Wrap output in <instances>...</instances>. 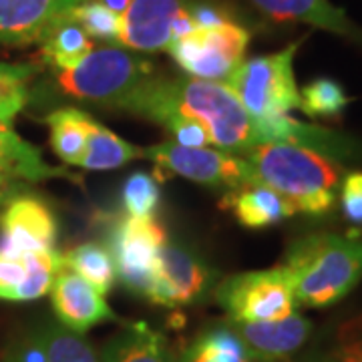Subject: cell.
Here are the masks:
<instances>
[{
  "label": "cell",
  "instance_id": "1",
  "mask_svg": "<svg viewBox=\"0 0 362 362\" xmlns=\"http://www.w3.org/2000/svg\"><path fill=\"white\" fill-rule=\"evenodd\" d=\"M149 107H169L195 119L209 135V141L230 153H244L259 143L258 125L226 83L202 78L153 77L125 111L141 115Z\"/></svg>",
  "mask_w": 362,
  "mask_h": 362
},
{
  "label": "cell",
  "instance_id": "2",
  "mask_svg": "<svg viewBox=\"0 0 362 362\" xmlns=\"http://www.w3.org/2000/svg\"><path fill=\"white\" fill-rule=\"evenodd\" d=\"M240 156L256 183L280 195L294 214L320 216L334 207L342 168L334 157L296 143H258Z\"/></svg>",
  "mask_w": 362,
  "mask_h": 362
},
{
  "label": "cell",
  "instance_id": "3",
  "mask_svg": "<svg viewBox=\"0 0 362 362\" xmlns=\"http://www.w3.org/2000/svg\"><path fill=\"white\" fill-rule=\"evenodd\" d=\"M282 268L296 304L326 308L362 280V240L312 233L290 246Z\"/></svg>",
  "mask_w": 362,
  "mask_h": 362
},
{
  "label": "cell",
  "instance_id": "4",
  "mask_svg": "<svg viewBox=\"0 0 362 362\" xmlns=\"http://www.w3.org/2000/svg\"><path fill=\"white\" fill-rule=\"evenodd\" d=\"M153 77L149 61L119 47H103L73 69L59 71L57 81L71 97L125 109Z\"/></svg>",
  "mask_w": 362,
  "mask_h": 362
},
{
  "label": "cell",
  "instance_id": "5",
  "mask_svg": "<svg viewBox=\"0 0 362 362\" xmlns=\"http://www.w3.org/2000/svg\"><path fill=\"white\" fill-rule=\"evenodd\" d=\"M302 40L272 54L242 61L226 85L254 121L288 115L300 107V90L294 77V57Z\"/></svg>",
  "mask_w": 362,
  "mask_h": 362
},
{
  "label": "cell",
  "instance_id": "6",
  "mask_svg": "<svg viewBox=\"0 0 362 362\" xmlns=\"http://www.w3.org/2000/svg\"><path fill=\"white\" fill-rule=\"evenodd\" d=\"M216 300L233 322H274L296 312L282 266L226 278L216 290Z\"/></svg>",
  "mask_w": 362,
  "mask_h": 362
},
{
  "label": "cell",
  "instance_id": "7",
  "mask_svg": "<svg viewBox=\"0 0 362 362\" xmlns=\"http://www.w3.org/2000/svg\"><path fill=\"white\" fill-rule=\"evenodd\" d=\"M250 39L247 28L228 21L209 28H195L194 33L173 40L168 51L194 78L226 83L244 61Z\"/></svg>",
  "mask_w": 362,
  "mask_h": 362
},
{
  "label": "cell",
  "instance_id": "8",
  "mask_svg": "<svg viewBox=\"0 0 362 362\" xmlns=\"http://www.w3.org/2000/svg\"><path fill=\"white\" fill-rule=\"evenodd\" d=\"M143 157L153 159L157 168L163 169V173H175L204 185L235 192L247 183H256L246 159L230 151L185 147L175 141H163L143 149Z\"/></svg>",
  "mask_w": 362,
  "mask_h": 362
},
{
  "label": "cell",
  "instance_id": "9",
  "mask_svg": "<svg viewBox=\"0 0 362 362\" xmlns=\"http://www.w3.org/2000/svg\"><path fill=\"white\" fill-rule=\"evenodd\" d=\"M168 242L165 230L153 218H119L109 235V254L117 278L131 292L147 298L159 247Z\"/></svg>",
  "mask_w": 362,
  "mask_h": 362
},
{
  "label": "cell",
  "instance_id": "10",
  "mask_svg": "<svg viewBox=\"0 0 362 362\" xmlns=\"http://www.w3.org/2000/svg\"><path fill=\"white\" fill-rule=\"evenodd\" d=\"M207 284L209 272L206 266L183 247L165 242L157 252L147 298L159 306H185L202 298Z\"/></svg>",
  "mask_w": 362,
  "mask_h": 362
},
{
  "label": "cell",
  "instance_id": "11",
  "mask_svg": "<svg viewBox=\"0 0 362 362\" xmlns=\"http://www.w3.org/2000/svg\"><path fill=\"white\" fill-rule=\"evenodd\" d=\"M0 247L16 254L52 250L57 220L45 202L30 195H14L0 214Z\"/></svg>",
  "mask_w": 362,
  "mask_h": 362
},
{
  "label": "cell",
  "instance_id": "12",
  "mask_svg": "<svg viewBox=\"0 0 362 362\" xmlns=\"http://www.w3.org/2000/svg\"><path fill=\"white\" fill-rule=\"evenodd\" d=\"M49 292L57 318L65 328L77 334H83L107 320H119V316L107 304L105 294L65 266L54 276Z\"/></svg>",
  "mask_w": 362,
  "mask_h": 362
},
{
  "label": "cell",
  "instance_id": "13",
  "mask_svg": "<svg viewBox=\"0 0 362 362\" xmlns=\"http://www.w3.org/2000/svg\"><path fill=\"white\" fill-rule=\"evenodd\" d=\"M228 326L244 342L247 352L264 362L284 361L302 349L312 334V322L298 312L274 322L228 320Z\"/></svg>",
  "mask_w": 362,
  "mask_h": 362
},
{
  "label": "cell",
  "instance_id": "14",
  "mask_svg": "<svg viewBox=\"0 0 362 362\" xmlns=\"http://www.w3.org/2000/svg\"><path fill=\"white\" fill-rule=\"evenodd\" d=\"M181 0H131L121 16L119 45L131 51L157 52L171 45V26L180 13Z\"/></svg>",
  "mask_w": 362,
  "mask_h": 362
},
{
  "label": "cell",
  "instance_id": "15",
  "mask_svg": "<svg viewBox=\"0 0 362 362\" xmlns=\"http://www.w3.org/2000/svg\"><path fill=\"white\" fill-rule=\"evenodd\" d=\"M85 0H0V45H30Z\"/></svg>",
  "mask_w": 362,
  "mask_h": 362
},
{
  "label": "cell",
  "instance_id": "16",
  "mask_svg": "<svg viewBox=\"0 0 362 362\" xmlns=\"http://www.w3.org/2000/svg\"><path fill=\"white\" fill-rule=\"evenodd\" d=\"M264 14L274 21H294L340 35L362 45V28L354 25L349 14L334 6L330 0H252Z\"/></svg>",
  "mask_w": 362,
  "mask_h": 362
},
{
  "label": "cell",
  "instance_id": "17",
  "mask_svg": "<svg viewBox=\"0 0 362 362\" xmlns=\"http://www.w3.org/2000/svg\"><path fill=\"white\" fill-rule=\"evenodd\" d=\"M0 175L26 181H45L52 177H69L77 181L65 169L45 163L39 149L25 141L13 129V125L4 121H0Z\"/></svg>",
  "mask_w": 362,
  "mask_h": 362
},
{
  "label": "cell",
  "instance_id": "18",
  "mask_svg": "<svg viewBox=\"0 0 362 362\" xmlns=\"http://www.w3.org/2000/svg\"><path fill=\"white\" fill-rule=\"evenodd\" d=\"M101 362H171V354L161 332L133 322L101 349Z\"/></svg>",
  "mask_w": 362,
  "mask_h": 362
},
{
  "label": "cell",
  "instance_id": "19",
  "mask_svg": "<svg viewBox=\"0 0 362 362\" xmlns=\"http://www.w3.org/2000/svg\"><path fill=\"white\" fill-rule=\"evenodd\" d=\"M235 218L246 228H266L294 216V209L270 187L262 183H247L230 195Z\"/></svg>",
  "mask_w": 362,
  "mask_h": 362
},
{
  "label": "cell",
  "instance_id": "20",
  "mask_svg": "<svg viewBox=\"0 0 362 362\" xmlns=\"http://www.w3.org/2000/svg\"><path fill=\"white\" fill-rule=\"evenodd\" d=\"M42 45V57L47 63L57 66L59 71H66L78 65L90 51H93V39L81 28V26L65 14L45 33L40 39Z\"/></svg>",
  "mask_w": 362,
  "mask_h": 362
},
{
  "label": "cell",
  "instance_id": "21",
  "mask_svg": "<svg viewBox=\"0 0 362 362\" xmlns=\"http://www.w3.org/2000/svg\"><path fill=\"white\" fill-rule=\"evenodd\" d=\"M93 117L78 109H59L47 115V125L51 129V145L54 153L69 165H78L85 156L89 123Z\"/></svg>",
  "mask_w": 362,
  "mask_h": 362
},
{
  "label": "cell",
  "instance_id": "22",
  "mask_svg": "<svg viewBox=\"0 0 362 362\" xmlns=\"http://www.w3.org/2000/svg\"><path fill=\"white\" fill-rule=\"evenodd\" d=\"M139 157H143V149L121 139L113 131L97 123L95 119H90L87 147H85V156L81 159L78 168L93 169V171L117 169Z\"/></svg>",
  "mask_w": 362,
  "mask_h": 362
},
{
  "label": "cell",
  "instance_id": "23",
  "mask_svg": "<svg viewBox=\"0 0 362 362\" xmlns=\"http://www.w3.org/2000/svg\"><path fill=\"white\" fill-rule=\"evenodd\" d=\"M181 362H264L254 358L244 342L235 337L232 328L218 326L195 338V342L183 352Z\"/></svg>",
  "mask_w": 362,
  "mask_h": 362
},
{
  "label": "cell",
  "instance_id": "24",
  "mask_svg": "<svg viewBox=\"0 0 362 362\" xmlns=\"http://www.w3.org/2000/svg\"><path fill=\"white\" fill-rule=\"evenodd\" d=\"M63 266L85 278L101 294H107L115 284L117 272L109 250L99 244H81L63 254Z\"/></svg>",
  "mask_w": 362,
  "mask_h": 362
},
{
  "label": "cell",
  "instance_id": "25",
  "mask_svg": "<svg viewBox=\"0 0 362 362\" xmlns=\"http://www.w3.org/2000/svg\"><path fill=\"white\" fill-rule=\"evenodd\" d=\"M33 340L42 350L45 362H99L89 342L63 324H47Z\"/></svg>",
  "mask_w": 362,
  "mask_h": 362
},
{
  "label": "cell",
  "instance_id": "26",
  "mask_svg": "<svg viewBox=\"0 0 362 362\" xmlns=\"http://www.w3.org/2000/svg\"><path fill=\"white\" fill-rule=\"evenodd\" d=\"M306 362H362V314L337 324Z\"/></svg>",
  "mask_w": 362,
  "mask_h": 362
},
{
  "label": "cell",
  "instance_id": "27",
  "mask_svg": "<svg viewBox=\"0 0 362 362\" xmlns=\"http://www.w3.org/2000/svg\"><path fill=\"white\" fill-rule=\"evenodd\" d=\"M35 69L28 65H6L0 63V121L13 125L28 103V81Z\"/></svg>",
  "mask_w": 362,
  "mask_h": 362
},
{
  "label": "cell",
  "instance_id": "28",
  "mask_svg": "<svg viewBox=\"0 0 362 362\" xmlns=\"http://www.w3.org/2000/svg\"><path fill=\"white\" fill-rule=\"evenodd\" d=\"M346 105V93L332 78H316L300 90V109L310 117H340Z\"/></svg>",
  "mask_w": 362,
  "mask_h": 362
},
{
  "label": "cell",
  "instance_id": "29",
  "mask_svg": "<svg viewBox=\"0 0 362 362\" xmlns=\"http://www.w3.org/2000/svg\"><path fill=\"white\" fill-rule=\"evenodd\" d=\"M69 16L77 23L90 39H101L107 42H117L121 33V14L109 11L97 0H85L77 4Z\"/></svg>",
  "mask_w": 362,
  "mask_h": 362
},
{
  "label": "cell",
  "instance_id": "30",
  "mask_svg": "<svg viewBox=\"0 0 362 362\" xmlns=\"http://www.w3.org/2000/svg\"><path fill=\"white\" fill-rule=\"evenodd\" d=\"M159 197L161 195L157 181L145 171L129 175L123 185V206L127 214L135 218H153L159 206Z\"/></svg>",
  "mask_w": 362,
  "mask_h": 362
},
{
  "label": "cell",
  "instance_id": "31",
  "mask_svg": "<svg viewBox=\"0 0 362 362\" xmlns=\"http://www.w3.org/2000/svg\"><path fill=\"white\" fill-rule=\"evenodd\" d=\"M26 278H28L26 254H16L0 247V300L21 302Z\"/></svg>",
  "mask_w": 362,
  "mask_h": 362
},
{
  "label": "cell",
  "instance_id": "32",
  "mask_svg": "<svg viewBox=\"0 0 362 362\" xmlns=\"http://www.w3.org/2000/svg\"><path fill=\"white\" fill-rule=\"evenodd\" d=\"M340 202L346 220L362 226V171L349 173L340 185Z\"/></svg>",
  "mask_w": 362,
  "mask_h": 362
},
{
  "label": "cell",
  "instance_id": "33",
  "mask_svg": "<svg viewBox=\"0 0 362 362\" xmlns=\"http://www.w3.org/2000/svg\"><path fill=\"white\" fill-rule=\"evenodd\" d=\"M187 11L192 14L194 23L197 28H209V26H218L228 23L230 18L221 13L218 6L214 4H192L187 6Z\"/></svg>",
  "mask_w": 362,
  "mask_h": 362
},
{
  "label": "cell",
  "instance_id": "34",
  "mask_svg": "<svg viewBox=\"0 0 362 362\" xmlns=\"http://www.w3.org/2000/svg\"><path fill=\"white\" fill-rule=\"evenodd\" d=\"M16 192H18V185L11 177L0 175V206H4L6 202H11L14 195H16Z\"/></svg>",
  "mask_w": 362,
  "mask_h": 362
},
{
  "label": "cell",
  "instance_id": "35",
  "mask_svg": "<svg viewBox=\"0 0 362 362\" xmlns=\"http://www.w3.org/2000/svg\"><path fill=\"white\" fill-rule=\"evenodd\" d=\"M97 2H101V4L107 6L109 11L121 14V16H123V13L129 8V4H131V0H97Z\"/></svg>",
  "mask_w": 362,
  "mask_h": 362
},
{
  "label": "cell",
  "instance_id": "36",
  "mask_svg": "<svg viewBox=\"0 0 362 362\" xmlns=\"http://www.w3.org/2000/svg\"><path fill=\"white\" fill-rule=\"evenodd\" d=\"M8 362H42V361H37V358H28V356H23V354H16L13 356Z\"/></svg>",
  "mask_w": 362,
  "mask_h": 362
}]
</instances>
